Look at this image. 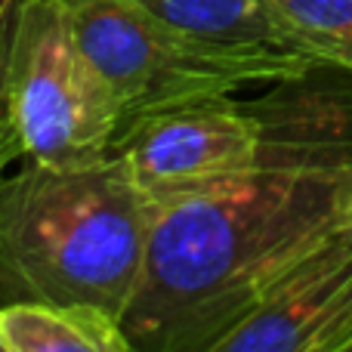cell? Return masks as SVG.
<instances>
[{
    "label": "cell",
    "instance_id": "obj_1",
    "mask_svg": "<svg viewBox=\"0 0 352 352\" xmlns=\"http://www.w3.org/2000/svg\"><path fill=\"white\" fill-rule=\"evenodd\" d=\"M318 68L254 99L269 155L256 170L158 201L121 324L133 352H217L303 256L334 235L352 158V102Z\"/></svg>",
    "mask_w": 352,
    "mask_h": 352
},
{
    "label": "cell",
    "instance_id": "obj_2",
    "mask_svg": "<svg viewBox=\"0 0 352 352\" xmlns=\"http://www.w3.org/2000/svg\"><path fill=\"white\" fill-rule=\"evenodd\" d=\"M155 201L109 155L80 167L25 161L0 176V306H96L124 318L140 285Z\"/></svg>",
    "mask_w": 352,
    "mask_h": 352
},
{
    "label": "cell",
    "instance_id": "obj_3",
    "mask_svg": "<svg viewBox=\"0 0 352 352\" xmlns=\"http://www.w3.org/2000/svg\"><path fill=\"white\" fill-rule=\"evenodd\" d=\"M0 130L19 161L50 167L102 161L121 136L62 0H0Z\"/></svg>",
    "mask_w": 352,
    "mask_h": 352
},
{
    "label": "cell",
    "instance_id": "obj_4",
    "mask_svg": "<svg viewBox=\"0 0 352 352\" xmlns=\"http://www.w3.org/2000/svg\"><path fill=\"white\" fill-rule=\"evenodd\" d=\"M62 3L80 47L121 111V130L173 105L235 96L244 87L281 84L322 68L309 56L287 50H238L198 41L130 0Z\"/></svg>",
    "mask_w": 352,
    "mask_h": 352
},
{
    "label": "cell",
    "instance_id": "obj_5",
    "mask_svg": "<svg viewBox=\"0 0 352 352\" xmlns=\"http://www.w3.org/2000/svg\"><path fill=\"white\" fill-rule=\"evenodd\" d=\"M111 155L158 204L256 170L269 155L266 118L232 96L173 105L127 124Z\"/></svg>",
    "mask_w": 352,
    "mask_h": 352
},
{
    "label": "cell",
    "instance_id": "obj_6",
    "mask_svg": "<svg viewBox=\"0 0 352 352\" xmlns=\"http://www.w3.org/2000/svg\"><path fill=\"white\" fill-rule=\"evenodd\" d=\"M352 244L331 235L297 263L217 352H349Z\"/></svg>",
    "mask_w": 352,
    "mask_h": 352
},
{
    "label": "cell",
    "instance_id": "obj_7",
    "mask_svg": "<svg viewBox=\"0 0 352 352\" xmlns=\"http://www.w3.org/2000/svg\"><path fill=\"white\" fill-rule=\"evenodd\" d=\"M0 334L3 352H133L121 318L78 303H3Z\"/></svg>",
    "mask_w": 352,
    "mask_h": 352
},
{
    "label": "cell",
    "instance_id": "obj_8",
    "mask_svg": "<svg viewBox=\"0 0 352 352\" xmlns=\"http://www.w3.org/2000/svg\"><path fill=\"white\" fill-rule=\"evenodd\" d=\"M142 12L188 37L238 50H303L287 34L269 0H130ZM316 62V59H312Z\"/></svg>",
    "mask_w": 352,
    "mask_h": 352
},
{
    "label": "cell",
    "instance_id": "obj_9",
    "mask_svg": "<svg viewBox=\"0 0 352 352\" xmlns=\"http://www.w3.org/2000/svg\"><path fill=\"white\" fill-rule=\"evenodd\" d=\"M287 34L318 65L352 74V0H269Z\"/></svg>",
    "mask_w": 352,
    "mask_h": 352
},
{
    "label": "cell",
    "instance_id": "obj_10",
    "mask_svg": "<svg viewBox=\"0 0 352 352\" xmlns=\"http://www.w3.org/2000/svg\"><path fill=\"white\" fill-rule=\"evenodd\" d=\"M334 235L352 244V158L337 173L334 188Z\"/></svg>",
    "mask_w": 352,
    "mask_h": 352
},
{
    "label": "cell",
    "instance_id": "obj_11",
    "mask_svg": "<svg viewBox=\"0 0 352 352\" xmlns=\"http://www.w3.org/2000/svg\"><path fill=\"white\" fill-rule=\"evenodd\" d=\"M10 164H12V161L6 158V152H3V148H0V173H3V170H6V167H10Z\"/></svg>",
    "mask_w": 352,
    "mask_h": 352
},
{
    "label": "cell",
    "instance_id": "obj_12",
    "mask_svg": "<svg viewBox=\"0 0 352 352\" xmlns=\"http://www.w3.org/2000/svg\"><path fill=\"white\" fill-rule=\"evenodd\" d=\"M0 352H3V334H0Z\"/></svg>",
    "mask_w": 352,
    "mask_h": 352
},
{
    "label": "cell",
    "instance_id": "obj_13",
    "mask_svg": "<svg viewBox=\"0 0 352 352\" xmlns=\"http://www.w3.org/2000/svg\"><path fill=\"white\" fill-rule=\"evenodd\" d=\"M349 352H352V346H349Z\"/></svg>",
    "mask_w": 352,
    "mask_h": 352
}]
</instances>
